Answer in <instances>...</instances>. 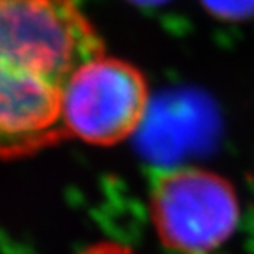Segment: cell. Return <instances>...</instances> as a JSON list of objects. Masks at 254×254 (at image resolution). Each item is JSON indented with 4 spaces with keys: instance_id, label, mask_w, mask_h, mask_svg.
I'll return each mask as SVG.
<instances>
[{
    "instance_id": "6da1fadb",
    "label": "cell",
    "mask_w": 254,
    "mask_h": 254,
    "mask_svg": "<svg viewBox=\"0 0 254 254\" xmlns=\"http://www.w3.org/2000/svg\"><path fill=\"white\" fill-rule=\"evenodd\" d=\"M104 44L76 0H0V161L64 141L69 81Z\"/></svg>"
},
{
    "instance_id": "7a4b0ae2",
    "label": "cell",
    "mask_w": 254,
    "mask_h": 254,
    "mask_svg": "<svg viewBox=\"0 0 254 254\" xmlns=\"http://www.w3.org/2000/svg\"><path fill=\"white\" fill-rule=\"evenodd\" d=\"M148 205L159 240L182 254L215 251L235 233L240 219L231 184L198 168H175L157 175Z\"/></svg>"
},
{
    "instance_id": "3957f363",
    "label": "cell",
    "mask_w": 254,
    "mask_h": 254,
    "mask_svg": "<svg viewBox=\"0 0 254 254\" xmlns=\"http://www.w3.org/2000/svg\"><path fill=\"white\" fill-rule=\"evenodd\" d=\"M148 103L141 72L126 60L101 53L74 72L64 92V134L97 147L117 145L138 131Z\"/></svg>"
},
{
    "instance_id": "277c9868",
    "label": "cell",
    "mask_w": 254,
    "mask_h": 254,
    "mask_svg": "<svg viewBox=\"0 0 254 254\" xmlns=\"http://www.w3.org/2000/svg\"><path fill=\"white\" fill-rule=\"evenodd\" d=\"M212 11L224 16H240L254 11V0H205Z\"/></svg>"
},
{
    "instance_id": "5b68a950",
    "label": "cell",
    "mask_w": 254,
    "mask_h": 254,
    "mask_svg": "<svg viewBox=\"0 0 254 254\" xmlns=\"http://www.w3.org/2000/svg\"><path fill=\"white\" fill-rule=\"evenodd\" d=\"M78 254H134L129 247L120 246V244L115 242H99L94 244V246L87 247L85 251Z\"/></svg>"
}]
</instances>
